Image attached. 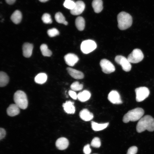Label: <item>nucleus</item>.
<instances>
[{
    "label": "nucleus",
    "instance_id": "1",
    "mask_svg": "<svg viewBox=\"0 0 154 154\" xmlns=\"http://www.w3.org/2000/svg\"><path fill=\"white\" fill-rule=\"evenodd\" d=\"M136 131L139 133L146 130L150 132L154 131V118L149 115L141 118L138 122L136 127Z\"/></svg>",
    "mask_w": 154,
    "mask_h": 154
},
{
    "label": "nucleus",
    "instance_id": "2",
    "mask_svg": "<svg viewBox=\"0 0 154 154\" xmlns=\"http://www.w3.org/2000/svg\"><path fill=\"white\" fill-rule=\"evenodd\" d=\"M118 27L120 30H125L130 27L132 23V18L129 13L124 12H120L117 16Z\"/></svg>",
    "mask_w": 154,
    "mask_h": 154
},
{
    "label": "nucleus",
    "instance_id": "3",
    "mask_svg": "<svg viewBox=\"0 0 154 154\" xmlns=\"http://www.w3.org/2000/svg\"><path fill=\"white\" fill-rule=\"evenodd\" d=\"M144 110L141 108H137L129 110L123 116V121L127 123L129 121H135L140 119L144 114Z\"/></svg>",
    "mask_w": 154,
    "mask_h": 154
},
{
    "label": "nucleus",
    "instance_id": "4",
    "mask_svg": "<svg viewBox=\"0 0 154 154\" xmlns=\"http://www.w3.org/2000/svg\"><path fill=\"white\" fill-rule=\"evenodd\" d=\"M14 100L15 104L19 108L25 109L28 105V101L26 94L23 91L18 90L14 94Z\"/></svg>",
    "mask_w": 154,
    "mask_h": 154
},
{
    "label": "nucleus",
    "instance_id": "5",
    "mask_svg": "<svg viewBox=\"0 0 154 154\" xmlns=\"http://www.w3.org/2000/svg\"><path fill=\"white\" fill-rule=\"evenodd\" d=\"M143 57L141 50L139 49L135 48L129 55L127 58L130 63H137L141 61Z\"/></svg>",
    "mask_w": 154,
    "mask_h": 154
},
{
    "label": "nucleus",
    "instance_id": "6",
    "mask_svg": "<svg viewBox=\"0 0 154 154\" xmlns=\"http://www.w3.org/2000/svg\"><path fill=\"white\" fill-rule=\"evenodd\" d=\"M97 47L95 42L91 40L83 41L81 43L80 48L83 53L87 54L94 50Z\"/></svg>",
    "mask_w": 154,
    "mask_h": 154
},
{
    "label": "nucleus",
    "instance_id": "7",
    "mask_svg": "<svg viewBox=\"0 0 154 154\" xmlns=\"http://www.w3.org/2000/svg\"><path fill=\"white\" fill-rule=\"evenodd\" d=\"M136 100L137 102L144 100L149 96L150 92L149 89L145 87H141L135 90Z\"/></svg>",
    "mask_w": 154,
    "mask_h": 154
},
{
    "label": "nucleus",
    "instance_id": "8",
    "mask_svg": "<svg viewBox=\"0 0 154 154\" xmlns=\"http://www.w3.org/2000/svg\"><path fill=\"white\" fill-rule=\"evenodd\" d=\"M115 62L121 66L123 70L126 72L129 71L131 66L127 58L121 55H117L115 58Z\"/></svg>",
    "mask_w": 154,
    "mask_h": 154
},
{
    "label": "nucleus",
    "instance_id": "9",
    "mask_svg": "<svg viewBox=\"0 0 154 154\" xmlns=\"http://www.w3.org/2000/svg\"><path fill=\"white\" fill-rule=\"evenodd\" d=\"M100 65L102 72L108 74L114 72L115 70V66L109 60L103 59L101 60Z\"/></svg>",
    "mask_w": 154,
    "mask_h": 154
},
{
    "label": "nucleus",
    "instance_id": "10",
    "mask_svg": "<svg viewBox=\"0 0 154 154\" xmlns=\"http://www.w3.org/2000/svg\"><path fill=\"white\" fill-rule=\"evenodd\" d=\"M85 7V4L83 1H78L75 2V5L74 8L70 10V13L73 15H78L83 12Z\"/></svg>",
    "mask_w": 154,
    "mask_h": 154
},
{
    "label": "nucleus",
    "instance_id": "11",
    "mask_svg": "<svg viewBox=\"0 0 154 154\" xmlns=\"http://www.w3.org/2000/svg\"><path fill=\"white\" fill-rule=\"evenodd\" d=\"M108 99L113 104H120L123 103L119 94L116 90H112L109 93L108 96Z\"/></svg>",
    "mask_w": 154,
    "mask_h": 154
},
{
    "label": "nucleus",
    "instance_id": "12",
    "mask_svg": "<svg viewBox=\"0 0 154 154\" xmlns=\"http://www.w3.org/2000/svg\"><path fill=\"white\" fill-rule=\"evenodd\" d=\"M64 58L66 64L71 66H73L79 60L78 56L72 53L66 54L64 56Z\"/></svg>",
    "mask_w": 154,
    "mask_h": 154
},
{
    "label": "nucleus",
    "instance_id": "13",
    "mask_svg": "<svg viewBox=\"0 0 154 154\" xmlns=\"http://www.w3.org/2000/svg\"><path fill=\"white\" fill-rule=\"evenodd\" d=\"M68 139L64 137H61L58 139L55 143L56 147L60 150H64L66 149L69 145Z\"/></svg>",
    "mask_w": 154,
    "mask_h": 154
},
{
    "label": "nucleus",
    "instance_id": "14",
    "mask_svg": "<svg viewBox=\"0 0 154 154\" xmlns=\"http://www.w3.org/2000/svg\"><path fill=\"white\" fill-rule=\"evenodd\" d=\"M33 45L29 43H25L23 46L22 50L23 54L24 56L26 58L30 57L32 53Z\"/></svg>",
    "mask_w": 154,
    "mask_h": 154
},
{
    "label": "nucleus",
    "instance_id": "15",
    "mask_svg": "<svg viewBox=\"0 0 154 154\" xmlns=\"http://www.w3.org/2000/svg\"><path fill=\"white\" fill-rule=\"evenodd\" d=\"M67 70L69 74L73 78L81 79L84 77V74L81 72L70 67H68Z\"/></svg>",
    "mask_w": 154,
    "mask_h": 154
},
{
    "label": "nucleus",
    "instance_id": "16",
    "mask_svg": "<svg viewBox=\"0 0 154 154\" xmlns=\"http://www.w3.org/2000/svg\"><path fill=\"white\" fill-rule=\"evenodd\" d=\"M20 108L15 104H11L7 110V114L11 117L18 115L20 113Z\"/></svg>",
    "mask_w": 154,
    "mask_h": 154
},
{
    "label": "nucleus",
    "instance_id": "17",
    "mask_svg": "<svg viewBox=\"0 0 154 154\" xmlns=\"http://www.w3.org/2000/svg\"><path fill=\"white\" fill-rule=\"evenodd\" d=\"M80 118L85 121H89L92 120L94 117L93 114L86 109H84L80 112Z\"/></svg>",
    "mask_w": 154,
    "mask_h": 154
},
{
    "label": "nucleus",
    "instance_id": "18",
    "mask_svg": "<svg viewBox=\"0 0 154 154\" xmlns=\"http://www.w3.org/2000/svg\"><path fill=\"white\" fill-rule=\"evenodd\" d=\"M74 103L71 101H67L64 103L62 106L66 113L68 114H74L75 111Z\"/></svg>",
    "mask_w": 154,
    "mask_h": 154
},
{
    "label": "nucleus",
    "instance_id": "19",
    "mask_svg": "<svg viewBox=\"0 0 154 154\" xmlns=\"http://www.w3.org/2000/svg\"><path fill=\"white\" fill-rule=\"evenodd\" d=\"M92 6L95 13H99L103 9L102 1V0H93L92 3Z\"/></svg>",
    "mask_w": 154,
    "mask_h": 154
},
{
    "label": "nucleus",
    "instance_id": "20",
    "mask_svg": "<svg viewBox=\"0 0 154 154\" xmlns=\"http://www.w3.org/2000/svg\"><path fill=\"white\" fill-rule=\"evenodd\" d=\"M91 96V94L88 91L84 90L78 94L77 98L81 102H85L90 98Z\"/></svg>",
    "mask_w": 154,
    "mask_h": 154
},
{
    "label": "nucleus",
    "instance_id": "21",
    "mask_svg": "<svg viewBox=\"0 0 154 154\" xmlns=\"http://www.w3.org/2000/svg\"><path fill=\"white\" fill-rule=\"evenodd\" d=\"M109 123H99L92 121L91 123L92 128L96 131H101L106 128L109 125Z\"/></svg>",
    "mask_w": 154,
    "mask_h": 154
},
{
    "label": "nucleus",
    "instance_id": "22",
    "mask_svg": "<svg viewBox=\"0 0 154 154\" xmlns=\"http://www.w3.org/2000/svg\"><path fill=\"white\" fill-rule=\"evenodd\" d=\"M22 18V14L19 10L15 11L11 15V19L15 24H18L21 21Z\"/></svg>",
    "mask_w": 154,
    "mask_h": 154
},
{
    "label": "nucleus",
    "instance_id": "23",
    "mask_svg": "<svg viewBox=\"0 0 154 154\" xmlns=\"http://www.w3.org/2000/svg\"><path fill=\"white\" fill-rule=\"evenodd\" d=\"M75 24L77 29L80 31H83L85 27V21L84 18L81 16L76 18L75 21Z\"/></svg>",
    "mask_w": 154,
    "mask_h": 154
},
{
    "label": "nucleus",
    "instance_id": "24",
    "mask_svg": "<svg viewBox=\"0 0 154 154\" xmlns=\"http://www.w3.org/2000/svg\"><path fill=\"white\" fill-rule=\"evenodd\" d=\"M9 78L8 76L5 72H1L0 73V86L3 87L6 86L8 83Z\"/></svg>",
    "mask_w": 154,
    "mask_h": 154
},
{
    "label": "nucleus",
    "instance_id": "25",
    "mask_svg": "<svg viewBox=\"0 0 154 154\" xmlns=\"http://www.w3.org/2000/svg\"><path fill=\"white\" fill-rule=\"evenodd\" d=\"M46 74L43 73L38 74L35 77V82L38 84H42L45 82L47 79Z\"/></svg>",
    "mask_w": 154,
    "mask_h": 154
},
{
    "label": "nucleus",
    "instance_id": "26",
    "mask_svg": "<svg viewBox=\"0 0 154 154\" xmlns=\"http://www.w3.org/2000/svg\"><path fill=\"white\" fill-rule=\"evenodd\" d=\"M55 18L56 21L58 23H62L67 25L68 22L66 21L65 18L62 13L60 12L56 13L55 15Z\"/></svg>",
    "mask_w": 154,
    "mask_h": 154
},
{
    "label": "nucleus",
    "instance_id": "27",
    "mask_svg": "<svg viewBox=\"0 0 154 154\" xmlns=\"http://www.w3.org/2000/svg\"><path fill=\"white\" fill-rule=\"evenodd\" d=\"M40 49L42 54L44 56L49 57L52 54V52L45 44H41L40 47Z\"/></svg>",
    "mask_w": 154,
    "mask_h": 154
},
{
    "label": "nucleus",
    "instance_id": "28",
    "mask_svg": "<svg viewBox=\"0 0 154 154\" xmlns=\"http://www.w3.org/2000/svg\"><path fill=\"white\" fill-rule=\"evenodd\" d=\"M75 5V2L72 0H65L63 6L67 9H72Z\"/></svg>",
    "mask_w": 154,
    "mask_h": 154
},
{
    "label": "nucleus",
    "instance_id": "29",
    "mask_svg": "<svg viewBox=\"0 0 154 154\" xmlns=\"http://www.w3.org/2000/svg\"><path fill=\"white\" fill-rule=\"evenodd\" d=\"M83 87V85L80 84L77 81L73 82L70 86V88L72 90L74 91H78L82 90Z\"/></svg>",
    "mask_w": 154,
    "mask_h": 154
},
{
    "label": "nucleus",
    "instance_id": "30",
    "mask_svg": "<svg viewBox=\"0 0 154 154\" xmlns=\"http://www.w3.org/2000/svg\"><path fill=\"white\" fill-rule=\"evenodd\" d=\"M42 20L43 22L46 24H51L52 22L50 15L47 13L43 14L42 17Z\"/></svg>",
    "mask_w": 154,
    "mask_h": 154
},
{
    "label": "nucleus",
    "instance_id": "31",
    "mask_svg": "<svg viewBox=\"0 0 154 154\" xmlns=\"http://www.w3.org/2000/svg\"><path fill=\"white\" fill-rule=\"evenodd\" d=\"M101 143L100 138L97 137H94L91 143L92 146L96 148H99L101 146Z\"/></svg>",
    "mask_w": 154,
    "mask_h": 154
},
{
    "label": "nucleus",
    "instance_id": "32",
    "mask_svg": "<svg viewBox=\"0 0 154 154\" xmlns=\"http://www.w3.org/2000/svg\"><path fill=\"white\" fill-rule=\"evenodd\" d=\"M48 36L50 37L56 36L59 34L58 30L55 28H53L48 30L47 32Z\"/></svg>",
    "mask_w": 154,
    "mask_h": 154
},
{
    "label": "nucleus",
    "instance_id": "33",
    "mask_svg": "<svg viewBox=\"0 0 154 154\" xmlns=\"http://www.w3.org/2000/svg\"><path fill=\"white\" fill-rule=\"evenodd\" d=\"M137 151V147L135 146H132L128 149L127 154H136Z\"/></svg>",
    "mask_w": 154,
    "mask_h": 154
},
{
    "label": "nucleus",
    "instance_id": "34",
    "mask_svg": "<svg viewBox=\"0 0 154 154\" xmlns=\"http://www.w3.org/2000/svg\"><path fill=\"white\" fill-rule=\"evenodd\" d=\"M83 151L85 154H90L91 152V149L90 148V145L87 144L84 147Z\"/></svg>",
    "mask_w": 154,
    "mask_h": 154
},
{
    "label": "nucleus",
    "instance_id": "35",
    "mask_svg": "<svg viewBox=\"0 0 154 154\" xmlns=\"http://www.w3.org/2000/svg\"><path fill=\"white\" fill-rule=\"evenodd\" d=\"M68 94L70 97L74 100H76L77 98V95L74 91L70 90L68 92Z\"/></svg>",
    "mask_w": 154,
    "mask_h": 154
},
{
    "label": "nucleus",
    "instance_id": "36",
    "mask_svg": "<svg viewBox=\"0 0 154 154\" xmlns=\"http://www.w3.org/2000/svg\"><path fill=\"white\" fill-rule=\"evenodd\" d=\"M6 132L5 130L2 128L0 129V139H3L5 136Z\"/></svg>",
    "mask_w": 154,
    "mask_h": 154
},
{
    "label": "nucleus",
    "instance_id": "37",
    "mask_svg": "<svg viewBox=\"0 0 154 154\" xmlns=\"http://www.w3.org/2000/svg\"><path fill=\"white\" fill-rule=\"evenodd\" d=\"M16 0H5L7 3L9 5H12L13 4L15 1Z\"/></svg>",
    "mask_w": 154,
    "mask_h": 154
},
{
    "label": "nucleus",
    "instance_id": "38",
    "mask_svg": "<svg viewBox=\"0 0 154 154\" xmlns=\"http://www.w3.org/2000/svg\"><path fill=\"white\" fill-rule=\"evenodd\" d=\"M40 2H45L49 0H39Z\"/></svg>",
    "mask_w": 154,
    "mask_h": 154
},
{
    "label": "nucleus",
    "instance_id": "39",
    "mask_svg": "<svg viewBox=\"0 0 154 154\" xmlns=\"http://www.w3.org/2000/svg\"><path fill=\"white\" fill-rule=\"evenodd\" d=\"M98 154L94 153V154Z\"/></svg>",
    "mask_w": 154,
    "mask_h": 154
}]
</instances>
